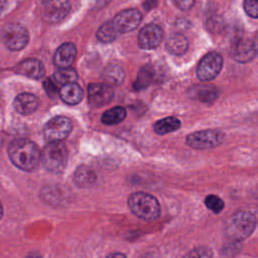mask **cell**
<instances>
[{
    "mask_svg": "<svg viewBox=\"0 0 258 258\" xmlns=\"http://www.w3.org/2000/svg\"><path fill=\"white\" fill-rule=\"evenodd\" d=\"M8 155L16 167L25 171H31L37 167L41 152L32 141L16 139L9 144Z\"/></svg>",
    "mask_w": 258,
    "mask_h": 258,
    "instance_id": "cell-1",
    "label": "cell"
},
{
    "mask_svg": "<svg viewBox=\"0 0 258 258\" xmlns=\"http://www.w3.org/2000/svg\"><path fill=\"white\" fill-rule=\"evenodd\" d=\"M257 225V218L254 214L246 211H240L234 214L226 223L225 234L226 236L235 241L239 242L248 238Z\"/></svg>",
    "mask_w": 258,
    "mask_h": 258,
    "instance_id": "cell-2",
    "label": "cell"
},
{
    "mask_svg": "<svg viewBox=\"0 0 258 258\" xmlns=\"http://www.w3.org/2000/svg\"><path fill=\"white\" fill-rule=\"evenodd\" d=\"M131 212L145 221H154L159 218L160 206L158 201L147 192H134L128 199Z\"/></svg>",
    "mask_w": 258,
    "mask_h": 258,
    "instance_id": "cell-3",
    "label": "cell"
},
{
    "mask_svg": "<svg viewBox=\"0 0 258 258\" xmlns=\"http://www.w3.org/2000/svg\"><path fill=\"white\" fill-rule=\"evenodd\" d=\"M40 160L43 166L50 172H61L68 161V150L66 145L60 142H48L41 151Z\"/></svg>",
    "mask_w": 258,
    "mask_h": 258,
    "instance_id": "cell-4",
    "label": "cell"
},
{
    "mask_svg": "<svg viewBox=\"0 0 258 258\" xmlns=\"http://www.w3.org/2000/svg\"><path fill=\"white\" fill-rule=\"evenodd\" d=\"M225 134L216 129H207L196 131L188 134L185 138V143L195 149L206 150L213 149L223 143Z\"/></svg>",
    "mask_w": 258,
    "mask_h": 258,
    "instance_id": "cell-5",
    "label": "cell"
},
{
    "mask_svg": "<svg viewBox=\"0 0 258 258\" xmlns=\"http://www.w3.org/2000/svg\"><path fill=\"white\" fill-rule=\"evenodd\" d=\"M72 123L63 116H56L49 119L43 126V136L48 142H60L71 132Z\"/></svg>",
    "mask_w": 258,
    "mask_h": 258,
    "instance_id": "cell-6",
    "label": "cell"
},
{
    "mask_svg": "<svg viewBox=\"0 0 258 258\" xmlns=\"http://www.w3.org/2000/svg\"><path fill=\"white\" fill-rule=\"evenodd\" d=\"M223 67V58L218 52H210L206 54L200 61L197 69V76L203 82H209L215 79L221 72Z\"/></svg>",
    "mask_w": 258,
    "mask_h": 258,
    "instance_id": "cell-7",
    "label": "cell"
},
{
    "mask_svg": "<svg viewBox=\"0 0 258 258\" xmlns=\"http://www.w3.org/2000/svg\"><path fill=\"white\" fill-rule=\"evenodd\" d=\"M3 41L10 50H20L25 47L28 42V32L26 28L20 24H9L3 31Z\"/></svg>",
    "mask_w": 258,
    "mask_h": 258,
    "instance_id": "cell-8",
    "label": "cell"
},
{
    "mask_svg": "<svg viewBox=\"0 0 258 258\" xmlns=\"http://www.w3.org/2000/svg\"><path fill=\"white\" fill-rule=\"evenodd\" d=\"M141 18V13L132 8L119 12L111 21L119 33H124L135 29L139 25Z\"/></svg>",
    "mask_w": 258,
    "mask_h": 258,
    "instance_id": "cell-9",
    "label": "cell"
},
{
    "mask_svg": "<svg viewBox=\"0 0 258 258\" xmlns=\"http://www.w3.org/2000/svg\"><path fill=\"white\" fill-rule=\"evenodd\" d=\"M257 49L255 47L254 41L245 38L238 37L233 41L231 47L232 57L239 62L250 61L256 54Z\"/></svg>",
    "mask_w": 258,
    "mask_h": 258,
    "instance_id": "cell-10",
    "label": "cell"
},
{
    "mask_svg": "<svg viewBox=\"0 0 258 258\" xmlns=\"http://www.w3.org/2000/svg\"><path fill=\"white\" fill-rule=\"evenodd\" d=\"M69 0H44L43 16L48 22H58L63 19L70 11Z\"/></svg>",
    "mask_w": 258,
    "mask_h": 258,
    "instance_id": "cell-11",
    "label": "cell"
},
{
    "mask_svg": "<svg viewBox=\"0 0 258 258\" xmlns=\"http://www.w3.org/2000/svg\"><path fill=\"white\" fill-rule=\"evenodd\" d=\"M114 92L106 84H91L88 87V100L93 107H102L107 105L113 99Z\"/></svg>",
    "mask_w": 258,
    "mask_h": 258,
    "instance_id": "cell-12",
    "label": "cell"
},
{
    "mask_svg": "<svg viewBox=\"0 0 258 258\" xmlns=\"http://www.w3.org/2000/svg\"><path fill=\"white\" fill-rule=\"evenodd\" d=\"M163 38V30L156 24L145 25L138 34V44L144 49H152L159 45Z\"/></svg>",
    "mask_w": 258,
    "mask_h": 258,
    "instance_id": "cell-13",
    "label": "cell"
},
{
    "mask_svg": "<svg viewBox=\"0 0 258 258\" xmlns=\"http://www.w3.org/2000/svg\"><path fill=\"white\" fill-rule=\"evenodd\" d=\"M15 73L28 77L30 79H41L43 78L45 71L42 63L36 58H27L18 63L15 69Z\"/></svg>",
    "mask_w": 258,
    "mask_h": 258,
    "instance_id": "cell-14",
    "label": "cell"
},
{
    "mask_svg": "<svg viewBox=\"0 0 258 258\" xmlns=\"http://www.w3.org/2000/svg\"><path fill=\"white\" fill-rule=\"evenodd\" d=\"M77 48L72 42L62 43L55 51L53 62L58 68H69L75 60Z\"/></svg>",
    "mask_w": 258,
    "mask_h": 258,
    "instance_id": "cell-15",
    "label": "cell"
},
{
    "mask_svg": "<svg viewBox=\"0 0 258 258\" xmlns=\"http://www.w3.org/2000/svg\"><path fill=\"white\" fill-rule=\"evenodd\" d=\"M38 106V99L29 93L19 94L13 102V107L19 114L28 115L33 113Z\"/></svg>",
    "mask_w": 258,
    "mask_h": 258,
    "instance_id": "cell-16",
    "label": "cell"
},
{
    "mask_svg": "<svg viewBox=\"0 0 258 258\" xmlns=\"http://www.w3.org/2000/svg\"><path fill=\"white\" fill-rule=\"evenodd\" d=\"M189 98L203 103H212L218 97V91L211 85H198L188 91Z\"/></svg>",
    "mask_w": 258,
    "mask_h": 258,
    "instance_id": "cell-17",
    "label": "cell"
},
{
    "mask_svg": "<svg viewBox=\"0 0 258 258\" xmlns=\"http://www.w3.org/2000/svg\"><path fill=\"white\" fill-rule=\"evenodd\" d=\"M59 97L64 103L69 105H76L82 101L84 93L78 84L70 83L62 85L59 91Z\"/></svg>",
    "mask_w": 258,
    "mask_h": 258,
    "instance_id": "cell-18",
    "label": "cell"
},
{
    "mask_svg": "<svg viewBox=\"0 0 258 258\" xmlns=\"http://www.w3.org/2000/svg\"><path fill=\"white\" fill-rule=\"evenodd\" d=\"M75 183L81 187H89L96 181V174L89 166L82 165L74 173Z\"/></svg>",
    "mask_w": 258,
    "mask_h": 258,
    "instance_id": "cell-19",
    "label": "cell"
},
{
    "mask_svg": "<svg viewBox=\"0 0 258 258\" xmlns=\"http://www.w3.org/2000/svg\"><path fill=\"white\" fill-rule=\"evenodd\" d=\"M188 47L187 39L182 34H173L166 41L167 50L175 55L183 54Z\"/></svg>",
    "mask_w": 258,
    "mask_h": 258,
    "instance_id": "cell-20",
    "label": "cell"
},
{
    "mask_svg": "<svg viewBox=\"0 0 258 258\" xmlns=\"http://www.w3.org/2000/svg\"><path fill=\"white\" fill-rule=\"evenodd\" d=\"M180 127V121L176 117H166L154 124V131L157 134L163 135L173 131H176Z\"/></svg>",
    "mask_w": 258,
    "mask_h": 258,
    "instance_id": "cell-21",
    "label": "cell"
},
{
    "mask_svg": "<svg viewBox=\"0 0 258 258\" xmlns=\"http://www.w3.org/2000/svg\"><path fill=\"white\" fill-rule=\"evenodd\" d=\"M126 117V110L123 107H113L102 115L101 121L105 125H116L122 122Z\"/></svg>",
    "mask_w": 258,
    "mask_h": 258,
    "instance_id": "cell-22",
    "label": "cell"
},
{
    "mask_svg": "<svg viewBox=\"0 0 258 258\" xmlns=\"http://www.w3.org/2000/svg\"><path fill=\"white\" fill-rule=\"evenodd\" d=\"M119 32L114 27L112 21L104 23L97 32V38L102 42H112L118 36Z\"/></svg>",
    "mask_w": 258,
    "mask_h": 258,
    "instance_id": "cell-23",
    "label": "cell"
},
{
    "mask_svg": "<svg viewBox=\"0 0 258 258\" xmlns=\"http://www.w3.org/2000/svg\"><path fill=\"white\" fill-rule=\"evenodd\" d=\"M53 79L57 84L66 85L70 83H75L78 79V74L74 69L60 68L54 73Z\"/></svg>",
    "mask_w": 258,
    "mask_h": 258,
    "instance_id": "cell-24",
    "label": "cell"
},
{
    "mask_svg": "<svg viewBox=\"0 0 258 258\" xmlns=\"http://www.w3.org/2000/svg\"><path fill=\"white\" fill-rule=\"evenodd\" d=\"M152 81V72L148 67H143L142 69H140L137 79L133 84V88L137 91L139 90H143L145 88H147Z\"/></svg>",
    "mask_w": 258,
    "mask_h": 258,
    "instance_id": "cell-25",
    "label": "cell"
},
{
    "mask_svg": "<svg viewBox=\"0 0 258 258\" xmlns=\"http://www.w3.org/2000/svg\"><path fill=\"white\" fill-rule=\"evenodd\" d=\"M205 205L210 211H212L215 214L221 213L225 208L224 201L220 197L215 195L207 196L205 199Z\"/></svg>",
    "mask_w": 258,
    "mask_h": 258,
    "instance_id": "cell-26",
    "label": "cell"
},
{
    "mask_svg": "<svg viewBox=\"0 0 258 258\" xmlns=\"http://www.w3.org/2000/svg\"><path fill=\"white\" fill-rule=\"evenodd\" d=\"M182 258H213V252L208 247L199 246L191 249Z\"/></svg>",
    "mask_w": 258,
    "mask_h": 258,
    "instance_id": "cell-27",
    "label": "cell"
},
{
    "mask_svg": "<svg viewBox=\"0 0 258 258\" xmlns=\"http://www.w3.org/2000/svg\"><path fill=\"white\" fill-rule=\"evenodd\" d=\"M106 79L108 80V82L112 83V84H119L122 82L123 78H124V74L123 71L118 67H109L106 71Z\"/></svg>",
    "mask_w": 258,
    "mask_h": 258,
    "instance_id": "cell-28",
    "label": "cell"
},
{
    "mask_svg": "<svg viewBox=\"0 0 258 258\" xmlns=\"http://www.w3.org/2000/svg\"><path fill=\"white\" fill-rule=\"evenodd\" d=\"M244 10L249 16L258 18V0H244Z\"/></svg>",
    "mask_w": 258,
    "mask_h": 258,
    "instance_id": "cell-29",
    "label": "cell"
},
{
    "mask_svg": "<svg viewBox=\"0 0 258 258\" xmlns=\"http://www.w3.org/2000/svg\"><path fill=\"white\" fill-rule=\"evenodd\" d=\"M43 88L46 92V94L50 97V98H53L56 93H57V88H56V85L54 84L53 81H51V79H46L44 82H43Z\"/></svg>",
    "mask_w": 258,
    "mask_h": 258,
    "instance_id": "cell-30",
    "label": "cell"
},
{
    "mask_svg": "<svg viewBox=\"0 0 258 258\" xmlns=\"http://www.w3.org/2000/svg\"><path fill=\"white\" fill-rule=\"evenodd\" d=\"M175 5L181 10H188L195 4V0H174Z\"/></svg>",
    "mask_w": 258,
    "mask_h": 258,
    "instance_id": "cell-31",
    "label": "cell"
},
{
    "mask_svg": "<svg viewBox=\"0 0 258 258\" xmlns=\"http://www.w3.org/2000/svg\"><path fill=\"white\" fill-rule=\"evenodd\" d=\"M156 3H157L156 0H146L144 3V7L146 9H151L156 5Z\"/></svg>",
    "mask_w": 258,
    "mask_h": 258,
    "instance_id": "cell-32",
    "label": "cell"
},
{
    "mask_svg": "<svg viewBox=\"0 0 258 258\" xmlns=\"http://www.w3.org/2000/svg\"><path fill=\"white\" fill-rule=\"evenodd\" d=\"M107 258H127V257L122 253H112V254L108 255Z\"/></svg>",
    "mask_w": 258,
    "mask_h": 258,
    "instance_id": "cell-33",
    "label": "cell"
},
{
    "mask_svg": "<svg viewBox=\"0 0 258 258\" xmlns=\"http://www.w3.org/2000/svg\"><path fill=\"white\" fill-rule=\"evenodd\" d=\"M26 258H41V256L39 254L33 253V254H29L28 256H26Z\"/></svg>",
    "mask_w": 258,
    "mask_h": 258,
    "instance_id": "cell-34",
    "label": "cell"
},
{
    "mask_svg": "<svg viewBox=\"0 0 258 258\" xmlns=\"http://www.w3.org/2000/svg\"><path fill=\"white\" fill-rule=\"evenodd\" d=\"M254 44H255V47H256V49H257V51H258V33H257L256 38H255V40H254Z\"/></svg>",
    "mask_w": 258,
    "mask_h": 258,
    "instance_id": "cell-35",
    "label": "cell"
},
{
    "mask_svg": "<svg viewBox=\"0 0 258 258\" xmlns=\"http://www.w3.org/2000/svg\"><path fill=\"white\" fill-rule=\"evenodd\" d=\"M2 215H3V208H2V205L0 203V219L2 218Z\"/></svg>",
    "mask_w": 258,
    "mask_h": 258,
    "instance_id": "cell-36",
    "label": "cell"
}]
</instances>
